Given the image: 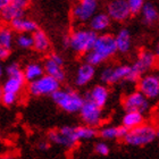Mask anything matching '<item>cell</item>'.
<instances>
[{"label":"cell","mask_w":159,"mask_h":159,"mask_svg":"<svg viewBox=\"0 0 159 159\" xmlns=\"http://www.w3.org/2000/svg\"><path fill=\"white\" fill-rule=\"evenodd\" d=\"M116 52L117 48L114 35L109 33H102L97 37L91 51L85 55V63L96 67L111 58Z\"/></svg>","instance_id":"1"},{"label":"cell","mask_w":159,"mask_h":159,"mask_svg":"<svg viewBox=\"0 0 159 159\" xmlns=\"http://www.w3.org/2000/svg\"><path fill=\"white\" fill-rule=\"evenodd\" d=\"M157 136L158 131L156 127L152 124L143 123L135 129H129L123 140L126 144L131 147H144L152 143L157 139Z\"/></svg>","instance_id":"2"},{"label":"cell","mask_w":159,"mask_h":159,"mask_svg":"<svg viewBox=\"0 0 159 159\" xmlns=\"http://www.w3.org/2000/svg\"><path fill=\"white\" fill-rule=\"evenodd\" d=\"M51 97L60 109L70 114L79 113L84 102V98L72 89H58Z\"/></svg>","instance_id":"3"},{"label":"cell","mask_w":159,"mask_h":159,"mask_svg":"<svg viewBox=\"0 0 159 159\" xmlns=\"http://www.w3.org/2000/svg\"><path fill=\"white\" fill-rule=\"evenodd\" d=\"M98 34L90 29H76L68 35V47L77 53H88L91 51Z\"/></svg>","instance_id":"4"},{"label":"cell","mask_w":159,"mask_h":159,"mask_svg":"<svg viewBox=\"0 0 159 159\" xmlns=\"http://www.w3.org/2000/svg\"><path fill=\"white\" fill-rule=\"evenodd\" d=\"M156 61L157 53L152 52L151 50H141L139 56H138V59L131 66V72H129L127 82H138L140 77L142 76L146 72H149L150 70H152L156 65Z\"/></svg>","instance_id":"5"},{"label":"cell","mask_w":159,"mask_h":159,"mask_svg":"<svg viewBox=\"0 0 159 159\" xmlns=\"http://www.w3.org/2000/svg\"><path fill=\"white\" fill-rule=\"evenodd\" d=\"M48 140L50 142L72 149L76 146L79 140L76 138L75 126H63L58 129H52L48 133Z\"/></svg>","instance_id":"6"},{"label":"cell","mask_w":159,"mask_h":159,"mask_svg":"<svg viewBox=\"0 0 159 159\" xmlns=\"http://www.w3.org/2000/svg\"><path fill=\"white\" fill-rule=\"evenodd\" d=\"M58 89H60V82L46 74L31 82L29 85V92L34 97L52 96Z\"/></svg>","instance_id":"7"},{"label":"cell","mask_w":159,"mask_h":159,"mask_svg":"<svg viewBox=\"0 0 159 159\" xmlns=\"http://www.w3.org/2000/svg\"><path fill=\"white\" fill-rule=\"evenodd\" d=\"M79 113L82 122L86 126L96 129V127H98L102 123V118H103L102 108L98 107L93 102L89 101V100L84 99V102H83Z\"/></svg>","instance_id":"8"},{"label":"cell","mask_w":159,"mask_h":159,"mask_svg":"<svg viewBox=\"0 0 159 159\" xmlns=\"http://www.w3.org/2000/svg\"><path fill=\"white\" fill-rule=\"evenodd\" d=\"M138 91L142 93L148 100H155L159 97V76L158 74H143L138 81Z\"/></svg>","instance_id":"9"},{"label":"cell","mask_w":159,"mask_h":159,"mask_svg":"<svg viewBox=\"0 0 159 159\" xmlns=\"http://www.w3.org/2000/svg\"><path fill=\"white\" fill-rule=\"evenodd\" d=\"M98 7V0H79L72 9V16L79 23H86L97 13Z\"/></svg>","instance_id":"10"},{"label":"cell","mask_w":159,"mask_h":159,"mask_svg":"<svg viewBox=\"0 0 159 159\" xmlns=\"http://www.w3.org/2000/svg\"><path fill=\"white\" fill-rule=\"evenodd\" d=\"M131 72L129 65H118V66H108L103 68L100 74V80L103 84H116L122 81H127Z\"/></svg>","instance_id":"11"},{"label":"cell","mask_w":159,"mask_h":159,"mask_svg":"<svg viewBox=\"0 0 159 159\" xmlns=\"http://www.w3.org/2000/svg\"><path fill=\"white\" fill-rule=\"evenodd\" d=\"M123 106L126 111H139L144 114L150 110V100H148L140 91H133L124 97Z\"/></svg>","instance_id":"12"},{"label":"cell","mask_w":159,"mask_h":159,"mask_svg":"<svg viewBox=\"0 0 159 159\" xmlns=\"http://www.w3.org/2000/svg\"><path fill=\"white\" fill-rule=\"evenodd\" d=\"M63 65H64L63 57L60 56V55H58V53H52L44 61L43 70H44L46 75H49V76L56 79L58 82H63L64 80H65V77H66V74H65V70L63 68Z\"/></svg>","instance_id":"13"},{"label":"cell","mask_w":159,"mask_h":159,"mask_svg":"<svg viewBox=\"0 0 159 159\" xmlns=\"http://www.w3.org/2000/svg\"><path fill=\"white\" fill-rule=\"evenodd\" d=\"M107 15L110 18V20L116 22H124L129 20V17L132 15L129 11V5L126 0H113L107 6Z\"/></svg>","instance_id":"14"},{"label":"cell","mask_w":159,"mask_h":159,"mask_svg":"<svg viewBox=\"0 0 159 159\" xmlns=\"http://www.w3.org/2000/svg\"><path fill=\"white\" fill-rule=\"evenodd\" d=\"M26 5V2H23V1H20V0H13L11 3H9L6 8H3L0 11L1 20L7 22V23H10L14 20H16V18L23 17L24 9H25Z\"/></svg>","instance_id":"15"},{"label":"cell","mask_w":159,"mask_h":159,"mask_svg":"<svg viewBox=\"0 0 159 159\" xmlns=\"http://www.w3.org/2000/svg\"><path fill=\"white\" fill-rule=\"evenodd\" d=\"M108 98H109V91L107 89V86L105 84H99V85L93 86L84 99L89 100L100 108H103V106L108 101Z\"/></svg>","instance_id":"16"},{"label":"cell","mask_w":159,"mask_h":159,"mask_svg":"<svg viewBox=\"0 0 159 159\" xmlns=\"http://www.w3.org/2000/svg\"><path fill=\"white\" fill-rule=\"evenodd\" d=\"M94 75H96V67L88 63H84L77 68L75 83L79 86H84L92 81Z\"/></svg>","instance_id":"17"},{"label":"cell","mask_w":159,"mask_h":159,"mask_svg":"<svg viewBox=\"0 0 159 159\" xmlns=\"http://www.w3.org/2000/svg\"><path fill=\"white\" fill-rule=\"evenodd\" d=\"M89 26L94 33H103L110 26V18L106 13H96L90 18Z\"/></svg>","instance_id":"18"},{"label":"cell","mask_w":159,"mask_h":159,"mask_svg":"<svg viewBox=\"0 0 159 159\" xmlns=\"http://www.w3.org/2000/svg\"><path fill=\"white\" fill-rule=\"evenodd\" d=\"M10 27H11V30L16 31L20 34L22 33L31 34L38 30V24L32 20L24 18L23 16L14 20L13 22H10Z\"/></svg>","instance_id":"19"},{"label":"cell","mask_w":159,"mask_h":159,"mask_svg":"<svg viewBox=\"0 0 159 159\" xmlns=\"http://www.w3.org/2000/svg\"><path fill=\"white\" fill-rule=\"evenodd\" d=\"M114 38H115L117 51H119L120 53H126L131 50V48H132V35H131V32L129 30L122 29Z\"/></svg>","instance_id":"20"},{"label":"cell","mask_w":159,"mask_h":159,"mask_svg":"<svg viewBox=\"0 0 159 159\" xmlns=\"http://www.w3.org/2000/svg\"><path fill=\"white\" fill-rule=\"evenodd\" d=\"M127 129L120 126H105L99 131V135L103 140H117L124 139Z\"/></svg>","instance_id":"21"},{"label":"cell","mask_w":159,"mask_h":159,"mask_svg":"<svg viewBox=\"0 0 159 159\" xmlns=\"http://www.w3.org/2000/svg\"><path fill=\"white\" fill-rule=\"evenodd\" d=\"M143 123H144V114H141L139 111H126L122 119V126L125 127L127 131L135 129Z\"/></svg>","instance_id":"22"},{"label":"cell","mask_w":159,"mask_h":159,"mask_svg":"<svg viewBox=\"0 0 159 159\" xmlns=\"http://www.w3.org/2000/svg\"><path fill=\"white\" fill-rule=\"evenodd\" d=\"M32 41H33V46L32 48L39 51V52H47L50 48V40L46 32L41 30H37L35 32L32 33Z\"/></svg>","instance_id":"23"},{"label":"cell","mask_w":159,"mask_h":159,"mask_svg":"<svg viewBox=\"0 0 159 159\" xmlns=\"http://www.w3.org/2000/svg\"><path fill=\"white\" fill-rule=\"evenodd\" d=\"M44 74L43 70V65L40 63H30L26 65L25 70H23V77L25 82H33L39 77H41Z\"/></svg>","instance_id":"24"},{"label":"cell","mask_w":159,"mask_h":159,"mask_svg":"<svg viewBox=\"0 0 159 159\" xmlns=\"http://www.w3.org/2000/svg\"><path fill=\"white\" fill-rule=\"evenodd\" d=\"M24 83H25V80H24L23 76L8 77L6 80V82L3 83V86L1 89H2V92H9V93L18 94L22 91V89H23Z\"/></svg>","instance_id":"25"},{"label":"cell","mask_w":159,"mask_h":159,"mask_svg":"<svg viewBox=\"0 0 159 159\" xmlns=\"http://www.w3.org/2000/svg\"><path fill=\"white\" fill-rule=\"evenodd\" d=\"M141 13H142V18L143 22L147 24H153L158 20V9L157 7L151 2H147L143 5L142 9H141Z\"/></svg>","instance_id":"26"},{"label":"cell","mask_w":159,"mask_h":159,"mask_svg":"<svg viewBox=\"0 0 159 159\" xmlns=\"http://www.w3.org/2000/svg\"><path fill=\"white\" fill-rule=\"evenodd\" d=\"M75 132H76V138L79 141H86V140L94 139L98 134L96 129L90 127V126H75Z\"/></svg>","instance_id":"27"},{"label":"cell","mask_w":159,"mask_h":159,"mask_svg":"<svg viewBox=\"0 0 159 159\" xmlns=\"http://www.w3.org/2000/svg\"><path fill=\"white\" fill-rule=\"evenodd\" d=\"M14 42V34L10 27H1L0 29V47L9 49L11 48Z\"/></svg>","instance_id":"28"},{"label":"cell","mask_w":159,"mask_h":159,"mask_svg":"<svg viewBox=\"0 0 159 159\" xmlns=\"http://www.w3.org/2000/svg\"><path fill=\"white\" fill-rule=\"evenodd\" d=\"M16 43L20 48L23 49H29L32 48L33 46V41H32V35L26 33H22L16 38Z\"/></svg>","instance_id":"29"},{"label":"cell","mask_w":159,"mask_h":159,"mask_svg":"<svg viewBox=\"0 0 159 159\" xmlns=\"http://www.w3.org/2000/svg\"><path fill=\"white\" fill-rule=\"evenodd\" d=\"M6 73L8 77L13 76H23V70L17 63H11L6 67Z\"/></svg>","instance_id":"30"},{"label":"cell","mask_w":159,"mask_h":159,"mask_svg":"<svg viewBox=\"0 0 159 159\" xmlns=\"http://www.w3.org/2000/svg\"><path fill=\"white\" fill-rule=\"evenodd\" d=\"M126 2L129 5L131 14H138L141 11L143 5L146 3V0H126Z\"/></svg>","instance_id":"31"},{"label":"cell","mask_w":159,"mask_h":159,"mask_svg":"<svg viewBox=\"0 0 159 159\" xmlns=\"http://www.w3.org/2000/svg\"><path fill=\"white\" fill-rule=\"evenodd\" d=\"M17 101H18V94L9 93V92H2L1 102H2L5 106H14Z\"/></svg>","instance_id":"32"},{"label":"cell","mask_w":159,"mask_h":159,"mask_svg":"<svg viewBox=\"0 0 159 159\" xmlns=\"http://www.w3.org/2000/svg\"><path fill=\"white\" fill-rule=\"evenodd\" d=\"M94 151H96V153H98L99 156H108L110 149H109V146H108L106 142L100 141V142L96 143V146H94Z\"/></svg>","instance_id":"33"},{"label":"cell","mask_w":159,"mask_h":159,"mask_svg":"<svg viewBox=\"0 0 159 159\" xmlns=\"http://www.w3.org/2000/svg\"><path fill=\"white\" fill-rule=\"evenodd\" d=\"M9 53H10L9 49H6V48L0 47V61H2V60L7 59V58H8V56H9Z\"/></svg>","instance_id":"34"},{"label":"cell","mask_w":159,"mask_h":159,"mask_svg":"<svg viewBox=\"0 0 159 159\" xmlns=\"http://www.w3.org/2000/svg\"><path fill=\"white\" fill-rule=\"evenodd\" d=\"M38 149L42 150V151H46V150L49 149V142L48 141H40L38 143Z\"/></svg>","instance_id":"35"},{"label":"cell","mask_w":159,"mask_h":159,"mask_svg":"<svg viewBox=\"0 0 159 159\" xmlns=\"http://www.w3.org/2000/svg\"><path fill=\"white\" fill-rule=\"evenodd\" d=\"M13 0H0V11L3 9V8H6L9 3H11Z\"/></svg>","instance_id":"36"},{"label":"cell","mask_w":159,"mask_h":159,"mask_svg":"<svg viewBox=\"0 0 159 159\" xmlns=\"http://www.w3.org/2000/svg\"><path fill=\"white\" fill-rule=\"evenodd\" d=\"M3 66H2V64H1V61H0V79H1V76L3 75Z\"/></svg>","instance_id":"37"},{"label":"cell","mask_w":159,"mask_h":159,"mask_svg":"<svg viewBox=\"0 0 159 159\" xmlns=\"http://www.w3.org/2000/svg\"><path fill=\"white\" fill-rule=\"evenodd\" d=\"M0 159H13V158H11V156H9V155H1Z\"/></svg>","instance_id":"38"},{"label":"cell","mask_w":159,"mask_h":159,"mask_svg":"<svg viewBox=\"0 0 159 159\" xmlns=\"http://www.w3.org/2000/svg\"><path fill=\"white\" fill-rule=\"evenodd\" d=\"M1 97H2V89L0 88V102H1Z\"/></svg>","instance_id":"39"},{"label":"cell","mask_w":159,"mask_h":159,"mask_svg":"<svg viewBox=\"0 0 159 159\" xmlns=\"http://www.w3.org/2000/svg\"><path fill=\"white\" fill-rule=\"evenodd\" d=\"M20 1H23V2H26L27 3V1H29V0H20Z\"/></svg>","instance_id":"40"}]
</instances>
